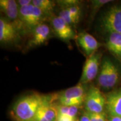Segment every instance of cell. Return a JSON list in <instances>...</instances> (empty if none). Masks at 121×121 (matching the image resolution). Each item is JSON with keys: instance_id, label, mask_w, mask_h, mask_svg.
<instances>
[{"instance_id": "obj_1", "label": "cell", "mask_w": 121, "mask_h": 121, "mask_svg": "<svg viewBox=\"0 0 121 121\" xmlns=\"http://www.w3.org/2000/svg\"><path fill=\"white\" fill-rule=\"evenodd\" d=\"M44 96L34 93L24 96L15 104L13 113L16 121H34Z\"/></svg>"}, {"instance_id": "obj_2", "label": "cell", "mask_w": 121, "mask_h": 121, "mask_svg": "<svg viewBox=\"0 0 121 121\" xmlns=\"http://www.w3.org/2000/svg\"><path fill=\"white\" fill-rule=\"evenodd\" d=\"M119 78V71L117 66L109 59H105L102 63L99 76L98 84L105 89L116 85Z\"/></svg>"}, {"instance_id": "obj_3", "label": "cell", "mask_w": 121, "mask_h": 121, "mask_svg": "<svg viewBox=\"0 0 121 121\" xmlns=\"http://www.w3.org/2000/svg\"><path fill=\"white\" fill-rule=\"evenodd\" d=\"M106 97L100 89L91 86L87 91L85 99V107L87 112L103 113L106 106Z\"/></svg>"}, {"instance_id": "obj_4", "label": "cell", "mask_w": 121, "mask_h": 121, "mask_svg": "<svg viewBox=\"0 0 121 121\" xmlns=\"http://www.w3.org/2000/svg\"><path fill=\"white\" fill-rule=\"evenodd\" d=\"M19 15L22 23L30 29H34L43 23L45 16L40 9L33 4L19 8Z\"/></svg>"}, {"instance_id": "obj_5", "label": "cell", "mask_w": 121, "mask_h": 121, "mask_svg": "<svg viewBox=\"0 0 121 121\" xmlns=\"http://www.w3.org/2000/svg\"><path fill=\"white\" fill-rule=\"evenodd\" d=\"M102 26L109 33L121 34V6H115L106 13L102 19Z\"/></svg>"}, {"instance_id": "obj_6", "label": "cell", "mask_w": 121, "mask_h": 121, "mask_svg": "<svg viewBox=\"0 0 121 121\" xmlns=\"http://www.w3.org/2000/svg\"><path fill=\"white\" fill-rule=\"evenodd\" d=\"M100 57L101 54L96 52L89 56L83 67L80 84H87L96 78L100 63Z\"/></svg>"}, {"instance_id": "obj_7", "label": "cell", "mask_w": 121, "mask_h": 121, "mask_svg": "<svg viewBox=\"0 0 121 121\" xmlns=\"http://www.w3.org/2000/svg\"><path fill=\"white\" fill-rule=\"evenodd\" d=\"M52 25L55 34L62 40L69 41L75 38L76 34L71 25L66 22L60 16H56L53 18Z\"/></svg>"}, {"instance_id": "obj_8", "label": "cell", "mask_w": 121, "mask_h": 121, "mask_svg": "<svg viewBox=\"0 0 121 121\" xmlns=\"http://www.w3.org/2000/svg\"><path fill=\"white\" fill-rule=\"evenodd\" d=\"M0 9L6 16L16 28H20L24 24L20 19L19 7L17 1L14 0H1L0 1Z\"/></svg>"}, {"instance_id": "obj_9", "label": "cell", "mask_w": 121, "mask_h": 121, "mask_svg": "<svg viewBox=\"0 0 121 121\" xmlns=\"http://www.w3.org/2000/svg\"><path fill=\"white\" fill-rule=\"evenodd\" d=\"M17 37V29L11 22L1 18L0 19V42L10 43L14 41Z\"/></svg>"}, {"instance_id": "obj_10", "label": "cell", "mask_w": 121, "mask_h": 121, "mask_svg": "<svg viewBox=\"0 0 121 121\" xmlns=\"http://www.w3.org/2000/svg\"><path fill=\"white\" fill-rule=\"evenodd\" d=\"M106 99V108L109 116H121V89L109 93Z\"/></svg>"}, {"instance_id": "obj_11", "label": "cell", "mask_w": 121, "mask_h": 121, "mask_svg": "<svg viewBox=\"0 0 121 121\" xmlns=\"http://www.w3.org/2000/svg\"><path fill=\"white\" fill-rule=\"evenodd\" d=\"M78 41L82 49L90 56L102 45L93 35L86 32L81 33L78 37Z\"/></svg>"}, {"instance_id": "obj_12", "label": "cell", "mask_w": 121, "mask_h": 121, "mask_svg": "<svg viewBox=\"0 0 121 121\" xmlns=\"http://www.w3.org/2000/svg\"><path fill=\"white\" fill-rule=\"evenodd\" d=\"M50 35V29L47 24L42 23L35 27L33 30V37L29 42L30 47H35L43 44Z\"/></svg>"}, {"instance_id": "obj_13", "label": "cell", "mask_w": 121, "mask_h": 121, "mask_svg": "<svg viewBox=\"0 0 121 121\" xmlns=\"http://www.w3.org/2000/svg\"><path fill=\"white\" fill-rule=\"evenodd\" d=\"M106 47L113 55L121 58V34L110 33L106 43Z\"/></svg>"}, {"instance_id": "obj_14", "label": "cell", "mask_w": 121, "mask_h": 121, "mask_svg": "<svg viewBox=\"0 0 121 121\" xmlns=\"http://www.w3.org/2000/svg\"><path fill=\"white\" fill-rule=\"evenodd\" d=\"M39 109L48 121H57L58 115L57 106L52 103L47 98L44 97V100Z\"/></svg>"}, {"instance_id": "obj_15", "label": "cell", "mask_w": 121, "mask_h": 121, "mask_svg": "<svg viewBox=\"0 0 121 121\" xmlns=\"http://www.w3.org/2000/svg\"><path fill=\"white\" fill-rule=\"evenodd\" d=\"M86 90L84 85L78 84L75 86L66 89L59 96L58 98L66 99H85Z\"/></svg>"}, {"instance_id": "obj_16", "label": "cell", "mask_w": 121, "mask_h": 121, "mask_svg": "<svg viewBox=\"0 0 121 121\" xmlns=\"http://www.w3.org/2000/svg\"><path fill=\"white\" fill-rule=\"evenodd\" d=\"M32 4L40 9L45 16L52 14L54 7V2L50 0H33Z\"/></svg>"}, {"instance_id": "obj_17", "label": "cell", "mask_w": 121, "mask_h": 121, "mask_svg": "<svg viewBox=\"0 0 121 121\" xmlns=\"http://www.w3.org/2000/svg\"><path fill=\"white\" fill-rule=\"evenodd\" d=\"M59 16H60L70 25L77 24L80 20V19H78L71 14L67 8H63V10H62V11L60 13Z\"/></svg>"}, {"instance_id": "obj_18", "label": "cell", "mask_w": 121, "mask_h": 121, "mask_svg": "<svg viewBox=\"0 0 121 121\" xmlns=\"http://www.w3.org/2000/svg\"><path fill=\"white\" fill-rule=\"evenodd\" d=\"M60 104L67 107L78 106L80 107L85 102L84 99H66V98H58Z\"/></svg>"}, {"instance_id": "obj_19", "label": "cell", "mask_w": 121, "mask_h": 121, "mask_svg": "<svg viewBox=\"0 0 121 121\" xmlns=\"http://www.w3.org/2000/svg\"><path fill=\"white\" fill-rule=\"evenodd\" d=\"M85 113L88 116L90 121H107L106 114L104 112L98 113L86 111Z\"/></svg>"}, {"instance_id": "obj_20", "label": "cell", "mask_w": 121, "mask_h": 121, "mask_svg": "<svg viewBox=\"0 0 121 121\" xmlns=\"http://www.w3.org/2000/svg\"><path fill=\"white\" fill-rule=\"evenodd\" d=\"M110 0H93L91 1V8L93 11H96L103 6L111 2Z\"/></svg>"}, {"instance_id": "obj_21", "label": "cell", "mask_w": 121, "mask_h": 121, "mask_svg": "<svg viewBox=\"0 0 121 121\" xmlns=\"http://www.w3.org/2000/svg\"><path fill=\"white\" fill-rule=\"evenodd\" d=\"M57 2L61 4L64 8H68L74 6H78L80 2L77 0H63V1H58Z\"/></svg>"}, {"instance_id": "obj_22", "label": "cell", "mask_w": 121, "mask_h": 121, "mask_svg": "<svg viewBox=\"0 0 121 121\" xmlns=\"http://www.w3.org/2000/svg\"><path fill=\"white\" fill-rule=\"evenodd\" d=\"M69 11L70 12V13L77 17L78 19H80V16H81V9L78 6H74L70 7H68L67 8Z\"/></svg>"}, {"instance_id": "obj_23", "label": "cell", "mask_w": 121, "mask_h": 121, "mask_svg": "<svg viewBox=\"0 0 121 121\" xmlns=\"http://www.w3.org/2000/svg\"><path fill=\"white\" fill-rule=\"evenodd\" d=\"M76 118H73L68 116L65 115H58L57 121H78Z\"/></svg>"}, {"instance_id": "obj_24", "label": "cell", "mask_w": 121, "mask_h": 121, "mask_svg": "<svg viewBox=\"0 0 121 121\" xmlns=\"http://www.w3.org/2000/svg\"><path fill=\"white\" fill-rule=\"evenodd\" d=\"M34 121H48L47 119L45 118L44 115L42 114L40 110H38L37 114L35 115V117L34 118Z\"/></svg>"}, {"instance_id": "obj_25", "label": "cell", "mask_w": 121, "mask_h": 121, "mask_svg": "<svg viewBox=\"0 0 121 121\" xmlns=\"http://www.w3.org/2000/svg\"><path fill=\"white\" fill-rule=\"evenodd\" d=\"M19 8L28 6L30 4H32L31 0H19L17 1Z\"/></svg>"}, {"instance_id": "obj_26", "label": "cell", "mask_w": 121, "mask_h": 121, "mask_svg": "<svg viewBox=\"0 0 121 121\" xmlns=\"http://www.w3.org/2000/svg\"><path fill=\"white\" fill-rule=\"evenodd\" d=\"M108 121H121V116H115V117L110 116Z\"/></svg>"}, {"instance_id": "obj_27", "label": "cell", "mask_w": 121, "mask_h": 121, "mask_svg": "<svg viewBox=\"0 0 121 121\" xmlns=\"http://www.w3.org/2000/svg\"><path fill=\"white\" fill-rule=\"evenodd\" d=\"M78 121H90L88 116H87L85 113H84V114H83L81 117H80V119Z\"/></svg>"}]
</instances>
